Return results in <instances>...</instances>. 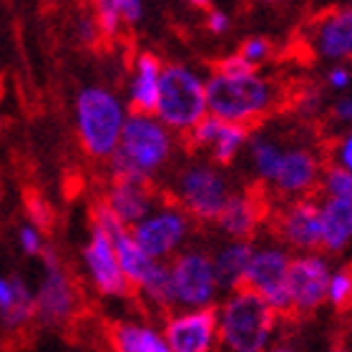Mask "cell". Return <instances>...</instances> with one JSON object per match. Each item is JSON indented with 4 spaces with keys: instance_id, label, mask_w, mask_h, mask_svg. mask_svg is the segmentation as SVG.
Masks as SVG:
<instances>
[{
    "instance_id": "1",
    "label": "cell",
    "mask_w": 352,
    "mask_h": 352,
    "mask_svg": "<svg viewBox=\"0 0 352 352\" xmlns=\"http://www.w3.org/2000/svg\"><path fill=\"white\" fill-rule=\"evenodd\" d=\"M174 151L171 129L154 113H136L126 116L124 133L116 151L109 156L113 176H131V179H151L162 171Z\"/></svg>"
},
{
    "instance_id": "30",
    "label": "cell",
    "mask_w": 352,
    "mask_h": 352,
    "mask_svg": "<svg viewBox=\"0 0 352 352\" xmlns=\"http://www.w3.org/2000/svg\"><path fill=\"white\" fill-rule=\"evenodd\" d=\"M221 124H224V118L214 116V113H206L204 118H199L197 124L186 131V144H189L191 148H212Z\"/></svg>"
},
{
    "instance_id": "39",
    "label": "cell",
    "mask_w": 352,
    "mask_h": 352,
    "mask_svg": "<svg viewBox=\"0 0 352 352\" xmlns=\"http://www.w3.org/2000/svg\"><path fill=\"white\" fill-rule=\"evenodd\" d=\"M350 81H352V74L345 66L332 68L330 74H327V83H330L332 88H347L350 86Z\"/></svg>"
},
{
    "instance_id": "19",
    "label": "cell",
    "mask_w": 352,
    "mask_h": 352,
    "mask_svg": "<svg viewBox=\"0 0 352 352\" xmlns=\"http://www.w3.org/2000/svg\"><path fill=\"white\" fill-rule=\"evenodd\" d=\"M162 60L151 53H141L136 60L131 86H129V106L136 113H156L159 91H162Z\"/></svg>"
},
{
    "instance_id": "43",
    "label": "cell",
    "mask_w": 352,
    "mask_h": 352,
    "mask_svg": "<svg viewBox=\"0 0 352 352\" xmlns=\"http://www.w3.org/2000/svg\"><path fill=\"white\" fill-rule=\"evenodd\" d=\"M264 3H279V0H264Z\"/></svg>"
},
{
    "instance_id": "6",
    "label": "cell",
    "mask_w": 352,
    "mask_h": 352,
    "mask_svg": "<svg viewBox=\"0 0 352 352\" xmlns=\"http://www.w3.org/2000/svg\"><path fill=\"white\" fill-rule=\"evenodd\" d=\"M176 197L189 217L201 221H217L232 191L219 169H214L209 164H194V166H186L176 179Z\"/></svg>"
},
{
    "instance_id": "9",
    "label": "cell",
    "mask_w": 352,
    "mask_h": 352,
    "mask_svg": "<svg viewBox=\"0 0 352 352\" xmlns=\"http://www.w3.org/2000/svg\"><path fill=\"white\" fill-rule=\"evenodd\" d=\"M41 257H43L45 264V277L36 294V317L38 322L45 324V327H58L76 315L78 292H76L71 274L63 270V264L56 257V252L43 250Z\"/></svg>"
},
{
    "instance_id": "17",
    "label": "cell",
    "mask_w": 352,
    "mask_h": 352,
    "mask_svg": "<svg viewBox=\"0 0 352 352\" xmlns=\"http://www.w3.org/2000/svg\"><path fill=\"white\" fill-rule=\"evenodd\" d=\"M317 182H320V159L307 148L285 151L277 174L272 179L274 189L285 197H302L309 189H315Z\"/></svg>"
},
{
    "instance_id": "44",
    "label": "cell",
    "mask_w": 352,
    "mask_h": 352,
    "mask_svg": "<svg viewBox=\"0 0 352 352\" xmlns=\"http://www.w3.org/2000/svg\"><path fill=\"white\" fill-rule=\"evenodd\" d=\"M0 124H3V121H0Z\"/></svg>"
},
{
    "instance_id": "4",
    "label": "cell",
    "mask_w": 352,
    "mask_h": 352,
    "mask_svg": "<svg viewBox=\"0 0 352 352\" xmlns=\"http://www.w3.org/2000/svg\"><path fill=\"white\" fill-rule=\"evenodd\" d=\"M126 124V111L106 88H83L76 98V129L88 156L109 159L116 151Z\"/></svg>"
},
{
    "instance_id": "10",
    "label": "cell",
    "mask_w": 352,
    "mask_h": 352,
    "mask_svg": "<svg viewBox=\"0 0 352 352\" xmlns=\"http://www.w3.org/2000/svg\"><path fill=\"white\" fill-rule=\"evenodd\" d=\"M83 262H86L88 277L101 294H106V297H129L133 292V285L121 270L113 239L96 221L91 224V239L83 250Z\"/></svg>"
},
{
    "instance_id": "16",
    "label": "cell",
    "mask_w": 352,
    "mask_h": 352,
    "mask_svg": "<svg viewBox=\"0 0 352 352\" xmlns=\"http://www.w3.org/2000/svg\"><path fill=\"white\" fill-rule=\"evenodd\" d=\"M103 201L113 209V214L126 227H133L154 209V191L148 186V179L113 176V184Z\"/></svg>"
},
{
    "instance_id": "27",
    "label": "cell",
    "mask_w": 352,
    "mask_h": 352,
    "mask_svg": "<svg viewBox=\"0 0 352 352\" xmlns=\"http://www.w3.org/2000/svg\"><path fill=\"white\" fill-rule=\"evenodd\" d=\"M282 154H285V151H282L272 139H267V136H254V139L250 141L252 166H254L257 176L264 179V182H272V179H274L279 162H282Z\"/></svg>"
},
{
    "instance_id": "14",
    "label": "cell",
    "mask_w": 352,
    "mask_h": 352,
    "mask_svg": "<svg viewBox=\"0 0 352 352\" xmlns=\"http://www.w3.org/2000/svg\"><path fill=\"white\" fill-rule=\"evenodd\" d=\"M274 232L285 244L302 252L322 250V212L315 199H297L282 209Z\"/></svg>"
},
{
    "instance_id": "22",
    "label": "cell",
    "mask_w": 352,
    "mask_h": 352,
    "mask_svg": "<svg viewBox=\"0 0 352 352\" xmlns=\"http://www.w3.org/2000/svg\"><path fill=\"white\" fill-rule=\"evenodd\" d=\"M254 247L250 239H232L214 254V270L219 279V289H239L244 285V274L252 262Z\"/></svg>"
},
{
    "instance_id": "41",
    "label": "cell",
    "mask_w": 352,
    "mask_h": 352,
    "mask_svg": "<svg viewBox=\"0 0 352 352\" xmlns=\"http://www.w3.org/2000/svg\"><path fill=\"white\" fill-rule=\"evenodd\" d=\"M229 28V15L221 13V10H212L209 13V30L212 33H224Z\"/></svg>"
},
{
    "instance_id": "28",
    "label": "cell",
    "mask_w": 352,
    "mask_h": 352,
    "mask_svg": "<svg viewBox=\"0 0 352 352\" xmlns=\"http://www.w3.org/2000/svg\"><path fill=\"white\" fill-rule=\"evenodd\" d=\"M320 186H322L324 197L352 201V171H347L345 166H340V164H330V166L322 171Z\"/></svg>"
},
{
    "instance_id": "24",
    "label": "cell",
    "mask_w": 352,
    "mask_h": 352,
    "mask_svg": "<svg viewBox=\"0 0 352 352\" xmlns=\"http://www.w3.org/2000/svg\"><path fill=\"white\" fill-rule=\"evenodd\" d=\"M111 347L118 352H169L164 332L139 322H116L111 327Z\"/></svg>"
},
{
    "instance_id": "25",
    "label": "cell",
    "mask_w": 352,
    "mask_h": 352,
    "mask_svg": "<svg viewBox=\"0 0 352 352\" xmlns=\"http://www.w3.org/2000/svg\"><path fill=\"white\" fill-rule=\"evenodd\" d=\"M139 292L144 294V300L148 305H154L159 309L176 307V287L174 274H171V264L159 259L154 270L148 272V277L139 285Z\"/></svg>"
},
{
    "instance_id": "18",
    "label": "cell",
    "mask_w": 352,
    "mask_h": 352,
    "mask_svg": "<svg viewBox=\"0 0 352 352\" xmlns=\"http://www.w3.org/2000/svg\"><path fill=\"white\" fill-rule=\"evenodd\" d=\"M264 217V206L254 194H232L217 224L229 239H252Z\"/></svg>"
},
{
    "instance_id": "5",
    "label": "cell",
    "mask_w": 352,
    "mask_h": 352,
    "mask_svg": "<svg viewBox=\"0 0 352 352\" xmlns=\"http://www.w3.org/2000/svg\"><path fill=\"white\" fill-rule=\"evenodd\" d=\"M206 113H209L206 81H201L186 66H164L156 116L162 118L171 131L186 133Z\"/></svg>"
},
{
    "instance_id": "7",
    "label": "cell",
    "mask_w": 352,
    "mask_h": 352,
    "mask_svg": "<svg viewBox=\"0 0 352 352\" xmlns=\"http://www.w3.org/2000/svg\"><path fill=\"white\" fill-rule=\"evenodd\" d=\"M289 264L292 257L285 250H277V247H267L259 252L254 250L242 287H250L262 294L277 309V315H289L294 312L292 294H289Z\"/></svg>"
},
{
    "instance_id": "33",
    "label": "cell",
    "mask_w": 352,
    "mask_h": 352,
    "mask_svg": "<svg viewBox=\"0 0 352 352\" xmlns=\"http://www.w3.org/2000/svg\"><path fill=\"white\" fill-rule=\"evenodd\" d=\"M254 71H257V66H254V63H250L242 53H234V56H227V58L217 60V74L244 76V74H254Z\"/></svg>"
},
{
    "instance_id": "3",
    "label": "cell",
    "mask_w": 352,
    "mask_h": 352,
    "mask_svg": "<svg viewBox=\"0 0 352 352\" xmlns=\"http://www.w3.org/2000/svg\"><path fill=\"white\" fill-rule=\"evenodd\" d=\"M219 342L234 352H262L270 345L277 309L262 294L239 287L219 307Z\"/></svg>"
},
{
    "instance_id": "8",
    "label": "cell",
    "mask_w": 352,
    "mask_h": 352,
    "mask_svg": "<svg viewBox=\"0 0 352 352\" xmlns=\"http://www.w3.org/2000/svg\"><path fill=\"white\" fill-rule=\"evenodd\" d=\"M176 287V307L199 309L212 307L219 292L214 259L204 252H184L171 262Z\"/></svg>"
},
{
    "instance_id": "21",
    "label": "cell",
    "mask_w": 352,
    "mask_h": 352,
    "mask_svg": "<svg viewBox=\"0 0 352 352\" xmlns=\"http://www.w3.org/2000/svg\"><path fill=\"white\" fill-rule=\"evenodd\" d=\"M322 212V250L342 252L352 242V201L347 199H324Z\"/></svg>"
},
{
    "instance_id": "20",
    "label": "cell",
    "mask_w": 352,
    "mask_h": 352,
    "mask_svg": "<svg viewBox=\"0 0 352 352\" xmlns=\"http://www.w3.org/2000/svg\"><path fill=\"white\" fill-rule=\"evenodd\" d=\"M0 317L10 330L25 327L36 317V294L21 277H0Z\"/></svg>"
},
{
    "instance_id": "31",
    "label": "cell",
    "mask_w": 352,
    "mask_h": 352,
    "mask_svg": "<svg viewBox=\"0 0 352 352\" xmlns=\"http://www.w3.org/2000/svg\"><path fill=\"white\" fill-rule=\"evenodd\" d=\"M96 6V18H98V25H101V33L106 38H113L121 28V13H118V3L116 0H94Z\"/></svg>"
},
{
    "instance_id": "13",
    "label": "cell",
    "mask_w": 352,
    "mask_h": 352,
    "mask_svg": "<svg viewBox=\"0 0 352 352\" xmlns=\"http://www.w3.org/2000/svg\"><path fill=\"white\" fill-rule=\"evenodd\" d=\"M330 264L320 254H302L289 264V294L297 315L315 312L330 292Z\"/></svg>"
},
{
    "instance_id": "40",
    "label": "cell",
    "mask_w": 352,
    "mask_h": 352,
    "mask_svg": "<svg viewBox=\"0 0 352 352\" xmlns=\"http://www.w3.org/2000/svg\"><path fill=\"white\" fill-rule=\"evenodd\" d=\"M332 116L342 121V124H352V98H340L335 106H332Z\"/></svg>"
},
{
    "instance_id": "29",
    "label": "cell",
    "mask_w": 352,
    "mask_h": 352,
    "mask_svg": "<svg viewBox=\"0 0 352 352\" xmlns=\"http://www.w3.org/2000/svg\"><path fill=\"white\" fill-rule=\"evenodd\" d=\"M327 300L332 302V307L338 309V312H345L347 307H352V264L338 270L330 277Z\"/></svg>"
},
{
    "instance_id": "12",
    "label": "cell",
    "mask_w": 352,
    "mask_h": 352,
    "mask_svg": "<svg viewBox=\"0 0 352 352\" xmlns=\"http://www.w3.org/2000/svg\"><path fill=\"white\" fill-rule=\"evenodd\" d=\"M164 338L169 352H209L219 340V315L212 307L184 309L166 320Z\"/></svg>"
},
{
    "instance_id": "32",
    "label": "cell",
    "mask_w": 352,
    "mask_h": 352,
    "mask_svg": "<svg viewBox=\"0 0 352 352\" xmlns=\"http://www.w3.org/2000/svg\"><path fill=\"white\" fill-rule=\"evenodd\" d=\"M239 53H242V56L250 60V63L259 66V63H264V60L270 58L272 43L267 41V38H259V36L257 38H250V41H244V43H242Z\"/></svg>"
},
{
    "instance_id": "23",
    "label": "cell",
    "mask_w": 352,
    "mask_h": 352,
    "mask_svg": "<svg viewBox=\"0 0 352 352\" xmlns=\"http://www.w3.org/2000/svg\"><path fill=\"white\" fill-rule=\"evenodd\" d=\"M111 239H113V247H116L121 270H124V274L133 285V289H139V285L148 277V272L154 270L159 259L151 257V254L133 239L131 227L118 229L116 234H111Z\"/></svg>"
},
{
    "instance_id": "15",
    "label": "cell",
    "mask_w": 352,
    "mask_h": 352,
    "mask_svg": "<svg viewBox=\"0 0 352 352\" xmlns=\"http://www.w3.org/2000/svg\"><path fill=\"white\" fill-rule=\"evenodd\" d=\"M312 51L320 58L347 60L352 58V6L327 10L312 25Z\"/></svg>"
},
{
    "instance_id": "11",
    "label": "cell",
    "mask_w": 352,
    "mask_h": 352,
    "mask_svg": "<svg viewBox=\"0 0 352 352\" xmlns=\"http://www.w3.org/2000/svg\"><path fill=\"white\" fill-rule=\"evenodd\" d=\"M189 214L186 209H159V212H148L141 221L131 227L133 239L144 247V250L156 259L171 257L184 239L189 236Z\"/></svg>"
},
{
    "instance_id": "35",
    "label": "cell",
    "mask_w": 352,
    "mask_h": 352,
    "mask_svg": "<svg viewBox=\"0 0 352 352\" xmlns=\"http://www.w3.org/2000/svg\"><path fill=\"white\" fill-rule=\"evenodd\" d=\"M28 212H30V217H33V221H36L38 227H41V229H51L53 212H51V206L45 204L43 199L28 197Z\"/></svg>"
},
{
    "instance_id": "36",
    "label": "cell",
    "mask_w": 352,
    "mask_h": 352,
    "mask_svg": "<svg viewBox=\"0 0 352 352\" xmlns=\"http://www.w3.org/2000/svg\"><path fill=\"white\" fill-rule=\"evenodd\" d=\"M332 159H335L332 164H340V166H345L347 171H352V131L345 133V136L335 144V148H332Z\"/></svg>"
},
{
    "instance_id": "37",
    "label": "cell",
    "mask_w": 352,
    "mask_h": 352,
    "mask_svg": "<svg viewBox=\"0 0 352 352\" xmlns=\"http://www.w3.org/2000/svg\"><path fill=\"white\" fill-rule=\"evenodd\" d=\"M78 38H81L83 43L86 45H94V43H98L103 38V33H101V25H98V18H81L78 21Z\"/></svg>"
},
{
    "instance_id": "26",
    "label": "cell",
    "mask_w": 352,
    "mask_h": 352,
    "mask_svg": "<svg viewBox=\"0 0 352 352\" xmlns=\"http://www.w3.org/2000/svg\"><path fill=\"white\" fill-rule=\"evenodd\" d=\"M247 141H250V126L224 121L212 144V159L219 166H229L236 159V154L247 146Z\"/></svg>"
},
{
    "instance_id": "42",
    "label": "cell",
    "mask_w": 352,
    "mask_h": 352,
    "mask_svg": "<svg viewBox=\"0 0 352 352\" xmlns=\"http://www.w3.org/2000/svg\"><path fill=\"white\" fill-rule=\"evenodd\" d=\"M191 6H199V8H206L209 6V0H189Z\"/></svg>"
},
{
    "instance_id": "2",
    "label": "cell",
    "mask_w": 352,
    "mask_h": 352,
    "mask_svg": "<svg viewBox=\"0 0 352 352\" xmlns=\"http://www.w3.org/2000/svg\"><path fill=\"white\" fill-rule=\"evenodd\" d=\"M206 103L214 116L252 126L279 106V88L257 71L244 76H224L214 71L206 81Z\"/></svg>"
},
{
    "instance_id": "34",
    "label": "cell",
    "mask_w": 352,
    "mask_h": 352,
    "mask_svg": "<svg viewBox=\"0 0 352 352\" xmlns=\"http://www.w3.org/2000/svg\"><path fill=\"white\" fill-rule=\"evenodd\" d=\"M18 242H21L23 252L30 254V257H41L43 254V236H41V229H36V224H30V227H23L18 232Z\"/></svg>"
},
{
    "instance_id": "38",
    "label": "cell",
    "mask_w": 352,
    "mask_h": 352,
    "mask_svg": "<svg viewBox=\"0 0 352 352\" xmlns=\"http://www.w3.org/2000/svg\"><path fill=\"white\" fill-rule=\"evenodd\" d=\"M118 3V13H121V21L129 23V25H136L144 15V8H141V0H116Z\"/></svg>"
}]
</instances>
